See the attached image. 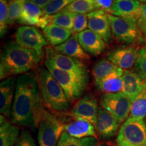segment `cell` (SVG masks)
I'll list each match as a JSON object with an SVG mask.
<instances>
[{
  "instance_id": "obj_1",
  "label": "cell",
  "mask_w": 146,
  "mask_h": 146,
  "mask_svg": "<svg viewBox=\"0 0 146 146\" xmlns=\"http://www.w3.org/2000/svg\"><path fill=\"white\" fill-rule=\"evenodd\" d=\"M16 80L11 120L14 125L35 131L38 129L45 110L38 74L29 72L21 74Z\"/></svg>"
},
{
  "instance_id": "obj_2",
  "label": "cell",
  "mask_w": 146,
  "mask_h": 146,
  "mask_svg": "<svg viewBox=\"0 0 146 146\" xmlns=\"http://www.w3.org/2000/svg\"><path fill=\"white\" fill-rule=\"evenodd\" d=\"M43 56L35 51L22 47L16 41H8L2 48L0 62V78L29 72L36 67Z\"/></svg>"
},
{
  "instance_id": "obj_3",
  "label": "cell",
  "mask_w": 146,
  "mask_h": 146,
  "mask_svg": "<svg viewBox=\"0 0 146 146\" xmlns=\"http://www.w3.org/2000/svg\"><path fill=\"white\" fill-rule=\"evenodd\" d=\"M38 78L44 104L56 112H67L70 106V100L46 67L39 68Z\"/></svg>"
},
{
  "instance_id": "obj_4",
  "label": "cell",
  "mask_w": 146,
  "mask_h": 146,
  "mask_svg": "<svg viewBox=\"0 0 146 146\" xmlns=\"http://www.w3.org/2000/svg\"><path fill=\"white\" fill-rule=\"evenodd\" d=\"M45 67L57 81L70 102L80 98L89 84V73L81 74L66 72L56 68L50 62L45 61Z\"/></svg>"
},
{
  "instance_id": "obj_5",
  "label": "cell",
  "mask_w": 146,
  "mask_h": 146,
  "mask_svg": "<svg viewBox=\"0 0 146 146\" xmlns=\"http://www.w3.org/2000/svg\"><path fill=\"white\" fill-rule=\"evenodd\" d=\"M65 125L57 116L44 110L38 127L39 146H56L64 132Z\"/></svg>"
},
{
  "instance_id": "obj_6",
  "label": "cell",
  "mask_w": 146,
  "mask_h": 146,
  "mask_svg": "<svg viewBox=\"0 0 146 146\" xmlns=\"http://www.w3.org/2000/svg\"><path fill=\"white\" fill-rule=\"evenodd\" d=\"M116 141L118 145H146V124L143 118L129 116L118 131Z\"/></svg>"
},
{
  "instance_id": "obj_7",
  "label": "cell",
  "mask_w": 146,
  "mask_h": 146,
  "mask_svg": "<svg viewBox=\"0 0 146 146\" xmlns=\"http://www.w3.org/2000/svg\"><path fill=\"white\" fill-rule=\"evenodd\" d=\"M112 36L118 41L125 44H132L142 35L137 25V21L133 18H123L108 14Z\"/></svg>"
},
{
  "instance_id": "obj_8",
  "label": "cell",
  "mask_w": 146,
  "mask_h": 146,
  "mask_svg": "<svg viewBox=\"0 0 146 146\" xmlns=\"http://www.w3.org/2000/svg\"><path fill=\"white\" fill-rule=\"evenodd\" d=\"M133 101L124 94H104L100 99L101 107L114 116L120 124L125 122L130 114Z\"/></svg>"
},
{
  "instance_id": "obj_9",
  "label": "cell",
  "mask_w": 146,
  "mask_h": 146,
  "mask_svg": "<svg viewBox=\"0 0 146 146\" xmlns=\"http://www.w3.org/2000/svg\"><path fill=\"white\" fill-rule=\"evenodd\" d=\"M15 41L18 44L25 48L32 50L43 56V48L48 42L39 29L32 26H21L15 33Z\"/></svg>"
},
{
  "instance_id": "obj_10",
  "label": "cell",
  "mask_w": 146,
  "mask_h": 146,
  "mask_svg": "<svg viewBox=\"0 0 146 146\" xmlns=\"http://www.w3.org/2000/svg\"><path fill=\"white\" fill-rule=\"evenodd\" d=\"M45 60L60 70L81 74L88 73L86 65L83 61L60 54L50 47H46Z\"/></svg>"
},
{
  "instance_id": "obj_11",
  "label": "cell",
  "mask_w": 146,
  "mask_h": 146,
  "mask_svg": "<svg viewBox=\"0 0 146 146\" xmlns=\"http://www.w3.org/2000/svg\"><path fill=\"white\" fill-rule=\"evenodd\" d=\"M98 110L99 107L96 98L92 95L87 94L73 106L70 114L74 118L88 120L96 129Z\"/></svg>"
},
{
  "instance_id": "obj_12",
  "label": "cell",
  "mask_w": 146,
  "mask_h": 146,
  "mask_svg": "<svg viewBox=\"0 0 146 146\" xmlns=\"http://www.w3.org/2000/svg\"><path fill=\"white\" fill-rule=\"evenodd\" d=\"M18 23L25 26L36 27L43 29L50 24V16L45 15L43 9L31 0H25Z\"/></svg>"
},
{
  "instance_id": "obj_13",
  "label": "cell",
  "mask_w": 146,
  "mask_h": 146,
  "mask_svg": "<svg viewBox=\"0 0 146 146\" xmlns=\"http://www.w3.org/2000/svg\"><path fill=\"white\" fill-rule=\"evenodd\" d=\"M88 28L99 35L106 43L112 38V30L108 18V14L101 10H96L87 14Z\"/></svg>"
},
{
  "instance_id": "obj_14",
  "label": "cell",
  "mask_w": 146,
  "mask_h": 146,
  "mask_svg": "<svg viewBox=\"0 0 146 146\" xmlns=\"http://www.w3.org/2000/svg\"><path fill=\"white\" fill-rule=\"evenodd\" d=\"M120 123L112 114L100 107L98 110L96 131L102 139L108 140L116 134Z\"/></svg>"
},
{
  "instance_id": "obj_15",
  "label": "cell",
  "mask_w": 146,
  "mask_h": 146,
  "mask_svg": "<svg viewBox=\"0 0 146 146\" xmlns=\"http://www.w3.org/2000/svg\"><path fill=\"white\" fill-rule=\"evenodd\" d=\"M16 81L14 76H10L3 80L0 84V112L7 118H11L12 115Z\"/></svg>"
},
{
  "instance_id": "obj_16",
  "label": "cell",
  "mask_w": 146,
  "mask_h": 146,
  "mask_svg": "<svg viewBox=\"0 0 146 146\" xmlns=\"http://www.w3.org/2000/svg\"><path fill=\"white\" fill-rule=\"evenodd\" d=\"M139 50L133 47L118 48L107 54L110 61L123 70H129L135 66L138 57Z\"/></svg>"
},
{
  "instance_id": "obj_17",
  "label": "cell",
  "mask_w": 146,
  "mask_h": 146,
  "mask_svg": "<svg viewBox=\"0 0 146 146\" xmlns=\"http://www.w3.org/2000/svg\"><path fill=\"white\" fill-rule=\"evenodd\" d=\"M77 35L80 44L88 54L99 56L106 48V43L103 38L90 29H86Z\"/></svg>"
},
{
  "instance_id": "obj_18",
  "label": "cell",
  "mask_w": 146,
  "mask_h": 146,
  "mask_svg": "<svg viewBox=\"0 0 146 146\" xmlns=\"http://www.w3.org/2000/svg\"><path fill=\"white\" fill-rule=\"evenodd\" d=\"M141 4V1L137 0H114L109 14L123 18H133L137 21Z\"/></svg>"
},
{
  "instance_id": "obj_19",
  "label": "cell",
  "mask_w": 146,
  "mask_h": 146,
  "mask_svg": "<svg viewBox=\"0 0 146 146\" xmlns=\"http://www.w3.org/2000/svg\"><path fill=\"white\" fill-rule=\"evenodd\" d=\"M54 49L60 54L81 61H87L90 60L89 55L83 50L80 44L77 34H72L66 41L62 44L54 47Z\"/></svg>"
},
{
  "instance_id": "obj_20",
  "label": "cell",
  "mask_w": 146,
  "mask_h": 146,
  "mask_svg": "<svg viewBox=\"0 0 146 146\" xmlns=\"http://www.w3.org/2000/svg\"><path fill=\"white\" fill-rule=\"evenodd\" d=\"M122 78L123 81L122 92L134 101L145 89L143 81L135 71L131 69L124 71Z\"/></svg>"
},
{
  "instance_id": "obj_21",
  "label": "cell",
  "mask_w": 146,
  "mask_h": 146,
  "mask_svg": "<svg viewBox=\"0 0 146 146\" xmlns=\"http://www.w3.org/2000/svg\"><path fill=\"white\" fill-rule=\"evenodd\" d=\"M64 131L76 138L96 137L97 136L96 127L88 120L84 119L74 118V120L66 124Z\"/></svg>"
},
{
  "instance_id": "obj_22",
  "label": "cell",
  "mask_w": 146,
  "mask_h": 146,
  "mask_svg": "<svg viewBox=\"0 0 146 146\" xmlns=\"http://www.w3.org/2000/svg\"><path fill=\"white\" fill-rule=\"evenodd\" d=\"M124 71L123 69L120 68L108 59L102 58L95 63L92 68V74L95 83H97L111 75L123 76Z\"/></svg>"
},
{
  "instance_id": "obj_23",
  "label": "cell",
  "mask_w": 146,
  "mask_h": 146,
  "mask_svg": "<svg viewBox=\"0 0 146 146\" xmlns=\"http://www.w3.org/2000/svg\"><path fill=\"white\" fill-rule=\"evenodd\" d=\"M45 39L52 46H58L64 43L72 36V31L62 27L50 24L43 29Z\"/></svg>"
},
{
  "instance_id": "obj_24",
  "label": "cell",
  "mask_w": 146,
  "mask_h": 146,
  "mask_svg": "<svg viewBox=\"0 0 146 146\" xmlns=\"http://www.w3.org/2000/svg\"><path fill=\"white\" fill-rule=\"evenodd\" d=\"M0 146H15L19 138V129L1 114Z\"/></svg>"
},
{
  "instance_id": "obj_25",
  "label": "cell",
  "mask_w": 146,
  "mask_h": 146,
  "mask_svg": "<svg viewBox=\"0 0 146 146\" xmlns=\"http://www.w3.org/2000/svg\"><path fill=\"white\" fill-rule=\"evenodd\" d=\"M95 84L97 88L104 94H116L123 89V78L118 75L109 76Z\"/></svg>"
},
{
  "instance_id": "obj_26",
  "label": "cell",
  "mask_w": 146,
  "mask_h": 146,
  "mask_svg": "<svg viewBox=\"0 0 146 146\" xmlns=\"http://www.w3.org/2000/svg\"><path fill=\"white\" fill-rule=\"evenodd\" d=\"M98 140L96 137H89L85 138H76L70 136L64 131L56 146H96Z\"/></svg>"
},
{
  "instance_id": "obj_27",
  "label": "cell",
  "mask_w": 146,
  "mask_h": 146,
  "mask_svg": "<svg viewBox=\"0 0 146 146\" xmlns=\"http://www.w3.org/2000/svg\"><path fill=\"white\" fill-rule=\"evenodd\" d=\"M64 10L74 14H88L98 9L94 0H74Z\"/></svg>"
},
{
  "instance_id": "obj_28",
  "label": "cell",
  "mask_w": 146,
  "mask_h": 146,
  "mask_svg": "<svg viewBox=\"0 0 146 146\" xmlns=\"http://www.w3.org/2000/svg\"><path fill=\"white\" fill-rule=\"evenodd\" d=\"M74 17V13L62 10L57 14L50 16V24H54L72 31Z\"/></svg>"
},
{
  "instance_id": "obj_29",
  "label": "cell",
  "mask_w": 146,
  "mask_h": 146,
  "mask_svg": "<svg viewBox=\"0 0 146 146\" xmlns=\"http://www.w3.org/2000/svg\"><path fill=\"white\" fill-rule=\"evenodd\" d=\"M130 116L139 118L146 117V88L133 101Z\"/></svg>"
},
{
  "instance_id": "obj_30",
  "label": "cell",
  "mask_w": 146,
  "mask_h": 146,
  "mask_svg": "<svg viewBox=\"0 0 146 146\" xmlns=\"http://www.w3.org/2000/svg\"><path fill=\"white\" fill-rule=\"evenodd\" d=\"M134 70L141 78L146 88V47L139 50L138 57L134 66Z\"/></svg>"
},
{
  "instance_id": "obj_31",
  "label": "cell",
  "mask_w": 146,
  "mask_h": 146,
  "mask_svg": "<svg viewBox=\"0 0 146 146\" xmlns=\"http://www.w3.org/2000/svg\"><path fill=\"white\" fill-rule=\"evenodd\" d=\"M25 0H12L8 3L9 25L18 22L23 12Z\"/></svg>"
},
{
  "instance_id": "obj_32",
  "label": "cell",
  "mask_w": 146,
  "mask_h": 146,
  "mask_svg": "<svg viewBox=\"0 0 146 146\" xmlns=\"http://www.w3.org/2000/svg\"><path fill=\"white\" fill-rule=\"evenodd\" d=\"M74 1V0H52L43 8V12L45 15H54L66 8Z\"/></svg>"
},
{
  "instance_id": "obj_33",
  "label": "cell",
  "mask_w": 146,
  "mask_h": 146,
  "mask_svg": "<svg viewBox=\"0 0 146 146\" xmlns=\"http://www.w3.org/2000/svg\"><path fill=\"white\" fill-rule=\"evenodd\" d=\"M7 0H0V35L2 38L6 33L9 25V10Z\"/></svg>"
},
{
  "instance_id": "obj_34",
  "label": "cell",
  "mask_w": 146,
  "mask_h": 146,
  "mask_svg": "<svg viewBox=\"0 0 146 146\" xmlns=\"http://www.w3.org/2000/svg\"><path fill=\"white\" fill-rule=\"evenodd\" d=\"M88 27V18L87 14H74L73 21L72 33L78 34L84 31Z\"/></svg>"
},
{
  "instance_id": "obj_35",
  "label": "cell",
  "mask_w": 146,
  "mask_h": 146,
  "mask_svg": "<svg viewBox=\"0 0 146 146\" xmlns=\"http://www.w3.org/2000/svg\"><path fill=\"white\" fill-rule=\"evenodd\" d=\"M15 146H37L35 141L28 130H23Z\"/></svg>"
},
{
  "instance_id": "obj_36",
  "label": "cell",
  "mask_w": 146,
  "mask_h": 146,
  "mask_svg": "<svg viewBox=\"0 0 146 146\" xmlns=\"http://www.w3.org/2000/svg\"><path fill=\"white\" fill-rule=\"evenodd\" d=\"M137 25L142 36L146 38V1L141 4L140 15L137 19Z\"/></svg>"
},
{
  "instance_id": "obj_37",
  "label": "cell",
  "mask_w": 146,
  "mask_h": 146,
  "mask_svg": "<svg viewBox=\"0 0 146 146\" xmlns=\"http://www.w3.org/2000/svg\"><path fill=\"white\" fill-rule=\"evenodd\" d=\"M113 1L114 0H94L97 9L104 11L108 14H109Z\"/></svg>"
},
{
  "instance_id": "obj_38",
  "label": "cell",
  "mask_w": 146,
  "mask_h": 146,
  "mask_svg": "<svg viewBox=\"0 0 146 146\" xmlns=\"http://www.w3.org/2000/svg\"><path fill=\"white\" fill-rule=\"evenodd\" d=\"M31 1H33V2L35 3L36 4L39 5L40 8L43 9V8H45L52 0H31Z\"/></svg>"
},
{
  "instance_id": "obj_39",
  "label": "cell",
  "mask_w": 146,
  "mask_h": 146,
  "mask_svg": "<svg viewBox=\"0 0 146 146\" xmlns=\"http://www.w3.org/2000/svg\"><path fill=\"white\" fill-rule=\"evenodd\" d=\"M137 1H141V2H145L146 1V0H137Z\"/></svg>"
},
{
  "instance_id": "obj_40",
  "label": "cell",
  "mask_w": 146,
  "mask_h": 146,
  "mask_svg": "<svg viewBox=\"0 0 146 146\" xmlns=\"http://www.w3.org/2000/svg\"><path fill=\"white\" fill-rule=\"evenodd\" d=\"M118 146H129V145H125V144H121V145H118Z\"/></svg>"
},
{
  "instance_id": "obj_41",
  "label": "cell",
  "mask_w": 146,
  "mask_h": 146,
  "mask_svg": "<svg viewBox=\"0 0 146 146\" xmlns=\"http://www.w3.org/2000/svg\"><path fill=\"white\" fill-rule=\"evenodd\" d=\"M96 146H103L102 145H100V144H98V145H96Z\"/></svg>"
},
{
  "instance_id": "obj_42",
  "label": "cell",
  "mask_w": 146,
  "mask_h": 146,
  "mask_svg": "<svg viewBox=\"0 0 146 146\" xmlns=\"http://www.w3.org/2000/svg\"><path fill=\"white\" fill-rule=\"evenodd\" d=\"M7 1H9V2H10V1H12V0H7Z\"/></svg>"
},
{
  "instance_id": "obj_43",
  "label": "cell",
  "mask_w": 146,
  "mask_h": 146,
  "mask_svg": "<svg viewBox=\"0 0 146 146\" xmlns=\"http://www.w3.org/2000/svg\"><path fill=\"white\" fill-rule=\"evenodd\" d=\"M145 47H146V38H145Z\"/></svg>"
},
{
  "instance_id": "obj_44",
  "label": "cell",
  "mask_w": 146,
  "mask_h": 146,
  "mask_svg": "<svg viewBox=\"0 0 146 146\" xmlns=\"http://www.w3.org/2000/svg\"><path fill=\"white\" fill-rule=\"evenodd\" d=\"M145 124H146V118H145Z\"/></svg>"
},
{
  "instance_id": "obj_45",
  "label": "cell",
  "mask_w": 146,
  "mask_h": 146,
  "mask_svg": "<svg viewBox=\"0 0 146 146\" xmlns=\"http://www.w3.org/2000/svg\"><path fill=\"white\" fill-rule=\"evenodd\" d=\"M145 146H146V145H145Z\"/></svg>"
}]
</instances>
